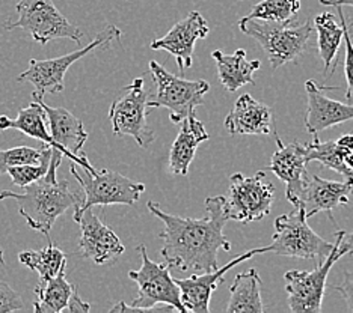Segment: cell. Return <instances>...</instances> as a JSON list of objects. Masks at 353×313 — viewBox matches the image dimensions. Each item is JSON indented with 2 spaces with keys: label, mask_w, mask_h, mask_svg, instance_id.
I'll list each match as a JSON object with an SVG mask.
<instances>
[{
  "label": "cell",
  "mask_w": 353,
  "mask_h": 313,
  "mask_svg": "<svg viewBox=\"0 0 353 313\" xmlns=\"http://www.w3.org/2000/svg\"><path fill=\"white\" fill-rule=\"evenodd\" d=\"M225 204V196L208 197L205 199L207 215L203 219H188L168 214L150 200L148 210L165 224V229L159 234L163 243L160 255L171 268L205 272L219 267V250L231 252V243L223 235V226L228 222Z\"/></svg>",
  "instance_id": "obj_1"
},
{
  "label": "cell",
  "mask_w": 353,
  "mask_h": 313,
  "mask_svg": "<svg viewBox=\"0 0 353 313\" xmlns=\"http://www.w3.org/2000/svg\"><path fill=\"white\" fill-rule=\"evenodd\" d=\"M320 3L325 5V6H352L353 8V0H320Z\"/></svg>",
  "instance_id": "obj_36"
},
{
  "label": "cell",
  "mask_w": 353,
  "mask_h": 313,
  "mask_svg": "<svg viewBox=\"0 0 353 313\" xmlns=\"http://www.w3.org/2000/svg\"><path fill=\"white\" fill-rule=\"evenodd\" d=\"M73 219L80 224L79 250L85 259L95 265H104L124 253L125 247L121 239L95 215L92 208L74 214Z\"/></svg>",
  "instance_id": "obj_14"
},
{
  "label": "cell",
  "mask_w": 353,
  "mask_h": 313,
  "mask_svg": "<svg viewBox=\"0 0 353 313\" xmlns=\"http://www.w3.org/2000/svg\"><path fill=\"white\" fill-rule=\"evenodd\" d=\"M332 289H335V291L343 296V300L347 304V310L353 313V272H344L341 285L332 286Z\"/></svg>",
  "instance_id": "obj_34"
},
{
  "label": "cell",
  "mask_w": 353,
  "mask_h": 313,
  "mask_svg": "<svg viewBox=\"0 0 353 313\" xmlns=\"http://www.w3.org/2000/svg\"><path fill=\"white\" fill-rule=\"evenodd\" d=\"M336 12L343 26V39L346 43V54H344V74H346L347 82V91H346V100L349 104H353V43L350 36V28L344 19V14L340 6H336Z\"/></svg>",
  "instance_id": "obj_32"
},
{
  "label": "cell",
  "mask_w": 353,
  "mask_h": 313,
  "mask_svg": "<svg viewBox=\"0 0 353 313\" xmlns=\"http://www.w3.org/2000/svg\"><path fill=\"white\" fill-rule=\"evenodd\" d=\"M278 149L272 157L270 166L268 167L274 172L281 181L285 182V197L292 205L298 206L302 193L305 175H307V143L301 142L283 143L276 136Z\"/></svg>",
  "instance_id": "obj_19"
},
{
  "label": "cell",
  "mask_w": 353,
  "mask_h": 313,
  "mask_svg": "<svg viewBox=\"0 0 353 313\" xmlns=\"http://www.w3.org/2000/svg\"><path fill=\"white\" fill-rule=\"evenodd\" d=\"M210 139L205 131V127L196 118L195 114H190L180 122V133L172 143L170 152V171L174 175L186 176L189 167L194 162L195 152L199 144Z\"/></svg>",
  "instance_id": "obj_21"
},
{
  "label": "cell",
  "mask_w": 353,
  "mask_h": 313,
  "mask_svg": "<svg viewBox=\"0 0 353 313\" xmlns=\"http://www.w3.org/2000/svg\"><path fill=\"white\" fill-rule=\"evenodd\" d=\"M147 115L148 95L143 89V78H134L109 109V120L114 134L117 138L130 136L141 148H148L156 140V136L148 127Z\"/></svg>",
  "instance_id": "obj_12"
},
{
  "label": "cell",
  "mask_w": 353,
  "mask_h": 313,
  "mask_svg": "<svg viewBox=\"0 0 353 313\" xmlns=\"http://www.w3.org/2000/svg\"><path fill=\"white\" fill-rule=\"evenodd\" d=\"M344 162H346L349 169H352V171H353V149L344 154Z\"/></svg>",
  "instance_id": "obj_38"
},
{
  "label": "cell",
  "mask_w": 353,
  "mask_h": 313,
  "mask_svg": "<svg viewBox=\"0 0 353 313\" xmlns=\"http://www.w3.org/2000/svg\"><path fill=\"white\" fill-rule=\"evenodd\" d=\"M70 172L77 180L83 190L82 204H80L74 214L85 211L86 208L106 206V205H134L141 199L145 186L142 182L127 178V176L108 171V169H92L80 175L76 169V163L71 162Z\"/></svg>",
  "instance_id": "obj_5"
},
{
  "label": "cell",
  "mask_w": 353,
  "mask_h": 313,
  "mask_svg": "<svg viewBox=\"0 0 353 313\" xmlns=\"http://www.w3.org/2000/svg\"><path fill=\"white\" fill-rule=\"evenodd\" d=\"M63 154L59 149L52 148L49 171L38 181L23 187V193L3 190L0 200L12 199L19 205V213L25 217L26 223L37 232L50 237L54 222L65 214L70 208L82 204V197L70 190L67 180H58V169L62 163Z\"/></svg>",
  "instance_id": "obj_2"
},
{
  "label": "cell",
  "mask_w": 353,
  "mask_h": 313,
  "mask_svg": "<svg viewBox=\"0 0 353 313\" xmlns=\"http://www.w3.org/2000/svg\"><path fill=\"white\" fill-rule=\"evenodd\" d=\"M301 10V0H261L252 6L245 19L274 21V23H293Z\"/></svg>",
  "instance_id": "obj_29"
},
{
  "label": "cell",
  "mask_w": 353,
  "mask_h": 313,
  "mask_svg": "<svg viewBox=\"0 0 353 313\" xmlns=\"http://www.w3.org/2000/svg\"><path fill=\"white\" fill-rule=\"evenodd\" d=\"M275 202V187L266 180V172L254 176L234 173L230 178V197L225 210L228 220L251 223L263 220Z\"/></svg>",
  "instance_id": "obj_11"
},
{
  "label": "cell",
  "mask_w": 353,
  "mask_h": 313,
  "mask_svg": "<svg viewBox=\"0 0 353 313\" xmlns=\"http://www.w3.org/2000/svg\"><path fill=\"white\" fill-rule=\"evenodd\" d=\"M210 34V28L198 11L190 12L186 19L174 24L172 29L165 36L154 39L150 44L151 50H165L172 54L179 69H184L194 65V48L198 39H204Z\"/></svg>",
  "instance_id": "obj_17"
},
{
  "label": "cell",
  "mask_w": 353,
  "mask_h": 313,
  "mask_svg": "<svg viewBox=\"0 0 353 313\" xmlns=\"http://www.w3.org/2000/svg\"><path fill=\"white\" fill-rule=\"evenodd\" d=\"M263 282L255 268L239 272L230 292L228 313H263L266 312L261 300Z\"/></svg>",
  "instance_id": "obj_23"
},
{
  "label": "cell",
  "mask_w": 353,
  "mask_h": 313,
  "mask_svg": "<svg viewBox=\"0 0 353 313\" xmlns=\"http://www.w3.org/2000/svg\"><path fill=\"white\" fill-rule=\"evenodd\" d=\"M25 309V303L19 292L8 285L3 280H0V313H10Z\"/></svg>",
  "instance_id": "obj_33"
},
{
  "label": "cell",
  "mask_w": 353,
  "mask_h": 313,
  "mask_svg": "<svg viewBox=\"0 0 353 313\" xmlns=\"http://www.w3.org/2000/svg\"><path fill=\"white\" fill-rule=\"evenodd\" d=\"M67 310H70L71 313H88V312L91 310L90 304H88L86 301H83V300L79 296L77 288L74 289L73 294H71V296H70Z\"/></svg>",
  "instance_id": "obj_35"
},
{
  "label": "cell",
  "mask_w": 353,
  "mask_h": 313,
  "mask_svg": "<svg viewBox=\"0 0 353 313\" xmlns=\"http://www.w3.org/2000/svg\"><path fill=\"white\" fill-rule=\"evenodd\" d=\"M319 35V56L325 65V77L329 78L336 68V56L343 41V26L332 12H323L314 19Z\"/></svg>",
  "instance_id": "obj_26"
},
{
  "label": "cell",
  "mask_w": 353,
  "mask_h": 313,
  "mask_svg": "<svg viewBox=\"0 0 353 313\" xmlns=\"http://www.w3.org/2000/svg\"><path fill=\"white\" fill-rule=\"evenodd\" d=\"M350 195H353V180L331 181L307 172L298 206L305 211L307 219L319 213H326L335 224L332 211L335 208L347 205Z\"/></svg>",
  "instance_id": "obj_16"
},
{
  "label": "cell",
  "mask_w": 353,
  "mask_h": 313,
  "mask_svg": "<svg viewBox=\"0 0 353 313\" xmlns=\"http://www.w3.org/2000/svg\"><path fill=\"white\" fill-rule=\"evenodd\" d=\"M150 72L156 85L154 100L148 101V109H166L174 124L195 114L204 104V96L210 91L205 80H186L168 72L156 61L150 62Z\"/></svg>",
  "instance_id": "obj_8"
},
{
  "label": "cell",
  "mask_w": 353,
  "mask_h": 313,
  "mask_svg": "<svg viewBox=\"0 0 353 313\" xmlns=\"http://www.w3.org/2000/svg\"><path fill=\"white\" fill-rule=\"evenodd\" d=\"M121 36L123 32L117 26H114V24H109V26L104 28L100 34H97V36L83 48H79L76 52L59 56V58L54 59H32L29 62V68L17 77V82H29L30 85H34L35 92L41 96H44L46 94H59L63 91V87H65V85H63V78H65L67 71L71 68L73 63L85 58V56H88L94 50L108 48L114 41H119Z\"/></svg>",
  "instance_id": "obj_9"
},
{
  "label": "cell",
  "mask_w": 353,
  "mask_h": 313,
  "mask_svg": "<svg viewBox=\"0 0 353 313\" xmlns=\"http://www.w3.org/2000/svg\"><path fill=\"white\" fill-rule=\"evenodd\" d=\"M0 263L5 265V258H3V252H2V248H0Z\"/></svg>",
  "instance_id": "obj_39"
},
{
  "label": "cell",
  "mask_w": 353,
  "mask_h": 313,
  "mask_svg": "<svg viewBox=\"0 0 353 313\" xmlns=\"http://www.w3.org/2000/svg\"><path fill=\"white\" fill-rule=\"evenodd\" d=\"M346 232L339 229L335 234L334 246L327 258L320 262L312 271H287L285 291L288 309L293 313H320L322 312V303L326 292V280L329 271L332 270L334 263L347 255L346 248L343 247L341 241Z\"/></svg>",
  "instance_id": "obj_7"
},
{
  "label": "cell",
  "mask_w": 353,
  "mask_h": 313,
  "mask_svg": "<svg viewBox=\"0 0 353 313\" xmlns=\"http://www.w3.org/2000/svg\"><path fill=\"white\" fill-rule=\"evenodd\" d=\"M19 261L25 267L37 271L41 282L53 279L61 268L67 267L65 253L59 247H56L52 241L41 250H26L19 253Z\"/></svg>",
  "instance_id": "obj_27"
},
{
  "label": "cell",
  "mask_w": 353,
  "mask_h": 313,
  "mask_svg": "<svg viewBox=\"0 0 353 313\" xmlns=\"http://www.w3.org/2000/svg\"><path fill=\"white\" fill-rule=\"evenodd\" d=\"M50 157H52V147H47L44 151V155L41 163L38 164H21V166H14L8 169V175L12 178V182L19 187H26L29 184L38 181L39 178L49 171L50 164Z\"/></svg>",
  "instance_id": "obj_31"
},
{
  "label": "cell",
  "mask_w": 353,
  "mask_h": 313,
  "mask_svg": "<svg viewBox=\"0 0 353 313\" xmlns=\"http://www.w3.org/2000/svg\"><path fill=\"white\" fill-rule=\"evenodd\" d=\"M47 115L41 104L38 101H32L26 109H20L15 119L8 118L5 115L0 116V130H17L29 138L50 144L52 148L58 149L52 138L50 131L47 130Z\"/></svg>",
  "instance_id": "obj_24"
},
{
  "label": "cell",
  "mask_w": 353,
  "mask_h": 313,
  "mask_svg": "<svg viewBox=\"0 0 353 313\" xmlns=\"http://www.w3.org/2000/svg\"><path fill=\"white\" fill-rule=\"evenodd\" d=\"M212 58L218 68V78L228 92H236L245 85H255L254 72L261 67L260 61H248L246 50L239 48L232 54L214 50Z\"/></svg>",
  "instance_id": "obj_22"
},
{
  "label": "cell",
  "mask_w": 353,
  "mask_h": 313,
  "mask_svg": "<svg viewBox=\"0 0 353 313\" xmlns=\"http://www.w3.org/2000/svg\"><path fill=\"white\" fill-rule=\"evenodd\" d=\"M307 89V114H305V128L312 136H317L327 128L340 125L353 119V104L340 102L325 95V91H336V87L317 86L308 80Z\"/></svg>",
  "instance_id": "obj_18"
},
{
  "label": "cell",
  "mask_w": 353,
  "mask_h": 313,
  "mask_svg": "<svg viewBox=\"0 0 353 313\" xmlns=\"http://www.w3.org/2000/svg\"><path fill=\"white\" fill-rule=\"evenodd\" d=\"M50 144L43 143V147L29 148V147H17L11 149H0V175L8 172V169L21 164H38L41 163L44 151Z\"/></svg>",
  "instance_id": "obj_30"
},
{
  "label": "cell",
  "mask_w": 353,
  "mask_h": 313,
  "mask_svg": "<svg viewBox=\"0 0 353 313\" xmlns=\"http://www.w3.org/2000/svg\"><path fill=\"white\" fill-rule=\"evenodd\" d=\"M266 252L268 246L261 248H252V250L242 253L221 268L218 267L213 271H205L204 274H194L186 279H175V283L179 285L181 292L183 306L192 313H208L210 312L212 295L218 289L219 283L225 282V277L223 276L227 274V271L234 268L239 263L250 261L255 255Z\"/></svg>",
  "instance_id": "obj_15"
},
{
  "label": "cell",
  "mask_w": 353,
  "mask_h": 313,
  "mask_svg": "<svg viewBox=\"0 0 353 313\" xmlns=\"http://www.w3.org/2000/svg\"><path fill=\"white\" fill-rule=\"evenodd\" d=\"M239 28L245 35L254 38L266 53L272 69L298 61L305 53L314 26L310 21L302 24L274 23L252 19H240Z\"/></svg>",
  "instance_id": "obj_4"
},
{
  "label": "cell",
  "mask_w": 353,
  "mask_h": 313,
  "mask_svg": "<svg viewBox=\"0 0 353 313\" xmlns=\"http://www.w3.org/2000/svg\"><path fill=\"white\" fill-rule=\"evenodd\" d=\"M32 96H34V101H38L43 106L50 125L52 138L63 157L70 158L71 162L79 164L82 169H86V171H92L94 167L83 152V144L88 140V133L82 120L76 118L67 109L47 106L43 101V96L37 92L32 94Z\"/></svg>",
  "instance_id": "obj_13"
},
{
  "label": "cell",
  "mask_w": 353,
  "mask_h": 313,
  "mask_svg": "<svg viewBox=\"0 0 353 313\" xmlns=\"http://www.w3.org/2000/svg\"><path fill=\"white\" fill-rule=\"evenodd\" d=\"M225 127L232 136H269L275 133L274 111L243 94L225 118Z\"/></svg>",
  "instance_id": "obj_20"
},
{
  "label": "cell",
  "mask_w": 353,
  "mask_h": 313,
  "mask_svg": "<svg viewBox=\"0 0 353 313\" xmlns=\"http://www.w3.org/2000/svg\"><path fill=\"white\" fill-rule=\"evenodd\" d=\"M142 265L139 270L128 272L133 282L139 288V295L133 300L132 306L124 301L112 306L110 312H170L175 310L186 313L181 303V292L179 285L171 277V267L166 262L157 263L148 258V252L143 244L138 247Z\"/></svg>",
  "instance_id": "obj_3"
},
{
  "label": "cell",
  "mask_w": 353,
  "mask_h": 313,
  "mask_svg": "<svg viewBox=\"0 0 353 313\" xmlns=\"http://www.w3.org/2000/svg\"><path fill=\"white\" fill-rule=\"evenodd\" d=\"M334 243L317 235L307 222V215L301 206L292 213L279 215L275 220V234L268 252L279 256L299 259H314L323 262L331 253Z\"/></svg>",
  "instance_id": "obj_6"
},
{
  "label": "cell",
  "mask_w": 353,
  "mask_h": 313,
  "mask_svg": "<svg viewBox=\"0 0 353 313\" xmlns=\"http://www.w3.org/2000/svg\"><path fill=\"white\" fill-rule=\"evenodd\" d=\"M341 244L346 248L347 255H353V232H350V234H344Z\"/></svg>",
  "instance_id": "obj_37"
},
{
  "label": "cell",
  "mask_w": 353,
  "mask_h": 313,
  "mask_svg": "<svg viewBox=\"0 0 353 313\" xmlns=\"http://www.w3.org/2000/svg\"><path fill=\"white\" fill-rule=\"evenodd\" d=\"M19 19L15 21H6L5 29H23L38 44L46 45L54 39L67 38L80 44L82 30L67 20L53 0H20L15 6Z\"/></svg>",
  "instance_id": "obj_10"
},
{
  "label": "cell",
  "mask_w": 353,
  "mask_h": 313,
  "mask_svg": "<svg viewBox=\"0 0 353 313\" xmlns=\"http://www.w3.org/2000/svg\"><path fill=\"white\" fill-rule=\"evenodd\" d=\"M65 268L61 271L53 279L46 280L35 286L34 292L37 295V301H34L35 313H61L67 310L70 296L76 289L74 285L67 282Z\"/></svg>",
  "instance_id": "obj_25"
},
{
  "label": "cell",
  "mask_w": 353,
  "mask_h": 313,
  "mask_svg": "<svg viewBox=\"0 0 353 313\" xmlns=\"http://www.w3.org/2000/svg\"><path fill=\"white\" fill-rule=\"evenodd\" d=\"M307 162H319L322 166L353 180V171L344 162V154L336 142H322L314 136V140L307 143Z\"/></svg>",
  "instance_id": "obj_28"
}]
</instances>
